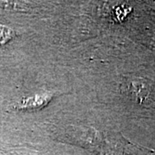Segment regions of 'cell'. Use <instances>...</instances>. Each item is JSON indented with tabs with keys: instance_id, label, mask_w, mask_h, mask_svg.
Wrapping results in <instances>:
<instances>
[{
	"instance_id": "cell-1",
	"label": "cell",
	"mask_w": 155,
	"mask_h": 155,
	"mask_svg": "<svg viewBox=\"0 0 155 155\" xmlns=\"http://www.w3.org/2000/svg\"><path fill=\"white\" fill-rule=\"evenodd\" d=\"M144 152L141 147L132 144L121 136L106 147L104 155H140Z\"/></svg>"
},
{
	"instance_id": "cell-2",
	"label": "cell",
	"mask_w": 155,
	"mask_h": 155,
	"mask_svg": "<svg viewBox=\"0 0 155 155\" xmlns=\"http://www.w3.org/2000/svg\"><path fill=\"white\" fill-rule=\"evenodd\" d=\"M53 96L50 94L36 95L35 97L26 98L22 102L20 105H18L17 109H38L42 106L46 105L51 99Z\"/></svg>"
},
{
	"instance_id": "cell-3",
	"label": "cell",
	"mask_w": 155,
	"mask_h": 155,
	"mask_svg": "<svg viewBox=\"0 0 155 155\" xmlns=\"http://www.w3.org/2000/svg\"><path fill=\"white\" fill-rule=\"evenodd\" d=\"M17 35V34L13 29L0 25V45L5 44L6 42L10 41Z\"/></svg>"
}]
</instances>
